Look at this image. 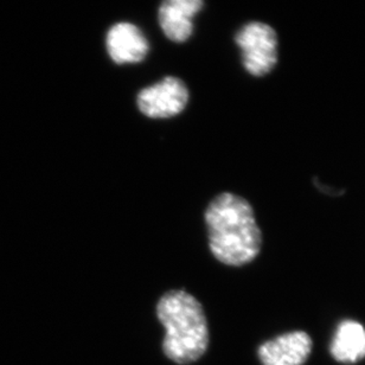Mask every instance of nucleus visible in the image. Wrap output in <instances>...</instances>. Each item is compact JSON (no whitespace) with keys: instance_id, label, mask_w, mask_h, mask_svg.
I'll list each match as a JSON object with an SVG mask.
<instances>
[{"instance_id":"1","label":"nucleus","mask_w":365,"mask_h":365,"mask_svg":"<svg viewBox=\"0 0 365 365\" xmlns=\"http://www.w3.org/2000/svg\"><path fill=\"white\" fill-rule=\"evenodd\" d=\"M204 220L211 254L221 264L240 267L260 254L262 234L253 207L243 197L220 193L205 209Z\"/></svg>"},{"instance_id":"2","label":"nucleus","mask_w":365,"mask_h":365,"mask_svg":"<svg viewBox=\"0 0 365 365\" xmlns=\"http://www.w3.org/2000/svg\"><path fill=\"white\" fill-rule=\"evenodd\" d=\"M157 317L165 327L163 350L177 364L196 362L209 346V327L203 306L182 289H171L157 304Z\"/></svg>"},{"instance_id":"3","label":"nucleus","mask_w":365,"mask_h":365,"mask_svg":"<svg viewBox=\"0 0 365 365\" xmlns=\"http://www.w3.org/2000/svg\"><path fill=\"white\" fill-rule=\"evenodd\" d=\"M235 42L250 75L260 78L273 71L277 62V36L272 26L261 21L248 23L236 34Z\"/></svg>"},{"instance_id":"4","label":"nucleus","mask_w":365,"mask_h":365,"mask_svg":"<svg viewBox=\"0 0 365 365\" xmlns=\"http://www.w3.org/2000/svg\"><path fill=\"white\" fill-rule=\"evenodd\" d=\"M189 98L185 83L180 78L168 76L155 85L141 89L137 96V106L148 118L168 119L180 114Z\"/></svg>"},{"instance_id":"5","label":"nucleus","mask_w":365,"mask_h":365,"mask_svg":"<svg viewBox=\"0 0 365 365\" xmlns=\"http://www.w3.org/2000/svg\"><path fill=\"white\" fill-rule=\"evenodd\" d=\"M106 48L115 64L139 63L150 51L144 32L137 25L121 21L113 25L106 36Z\"/></svg>"},{"instance_id":"6","label":"nucleus","mask_w":365,"mask_h":365,"mask_svg":"<svg viewBox=\"0 0 365 365\" xmlns=\"http://www.w3.org/2000/svg\"><path fill=\"white\" fill-rule=\"evenodd\" d=\"M312 351V339L304 331H293L266 341L259 349L264 365L305 364Z\"/></svg>"},{"instance_id":"7","label":"nucleus","mask_w":365,"mask_h":365,"mask_svg":"<svg viewBox=\"0 0 365 365\" xmlns=\"http://www.w3.org/2000/svg\"><path fill=\"white\" fill-rule=\"evenodd\" d=\"M204 0H163L158 21L164 35L175 43H184L193 32V17L203 10Z\"/></svg>"},{"instance_id":"8","label":"nucleus","mask_w":365,"mask_h":365,"mask_svg":"<svg viewBox=\"0 0 365 365\" xmlns=\"http://www.w3.org/2000/svg\"><path fill=\"white\" fill-rule=\"evenodd\" d=\"M331 355L337 362L357 363L365 357V329L363 325L346 320L338 327L331 344Z\"/></svg>"}]
</instances>
